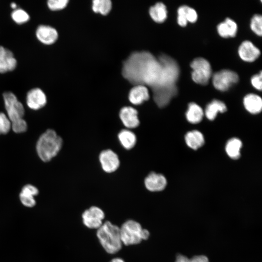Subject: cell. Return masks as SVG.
Wrapping results in <instances>:
<instances>
[{
  "instance_id": "cell-1",
  "label": "cell",
  "mask_w": 262,
  "mask_h": 262,
  "mask_svg": "<svg viewBox=\"0 0 262 262\" xmlns=\"http://www.w3.org/2000/svg\"><path fill=\"white\" fill-rule=\"evenodd\" d=\"M180 69L173 58L164 54L156 58L148 51L133 52L124 62L122 74L131 83L151 87L154 100L165 107L177 93Z\"/></svg>"
},
{
  "instance_id": "cell-2",
  "label": "cell",
  "mask_w": 262,
  "mask_h": 262,
  "mask_svg": "<svg viewBox=\"0 0 262 262\" xmlns=\"http://www.w3.org/2000/svg\"><path fill=\"white\" fill-rule=\"evenodd\" d=\"M3 98L7 117L11 123V128L17 133L24 132L27 129V124L23 118L25 113L22 104L11 92L3 94Z\"/></svg>"
},
{
  "instance_id": "cell-3",
  "label": "cell",
  "mask_w": 262,
  "mask_h": 262,
  "mask_svg": "<svg viewBox=\"0 0 262 262\" xmlns=\"http://www.w3.org/2000/svg\"><path fill=\"white\" fill-rule=\"evenodd\" d=\"M63 145V140L53 130L48 129L39 138L36 143L38 156L43 162H49L56 156Z\"/></svg>"
},
{
  "instance_id": "cell-4",
  "label": "cell",
  "mask_w": 262,
  "mask_h": 262,
  "mask_svg": "<svg viewBox=\"0 0 262 262\" xmlns=\"http://www.w3.org/2000/svg\"><path fill=\"white\" fill-rule=\"evenodd\" d=\"M97 236L100 244L108 253L114 254L122 248L119 227L107 221L97 229Z\"/></svg>"
},
{
  "instance_id": "cell-5",
  "label": "cell",
  "mask_w": 262,
  "mask_h": 262,
  "mask_svg": "<svg viewBox=\"0 0 262 262\" xmlns=\"http://www.w3.org/2000/svg\"><path fill=\"white\" fill-rule=\"evenodd\" d=\"M119 229L122 244L125 246L138 244L143 240H147L149 236V232L133 220L125 222Z\"/></svg>"
},
{
  "instance_id": "cell-6",
  "label": "cell",
  "mask_w": 262,
  "mask_h": 262,
  "mask_svg": "<svg viewBox=\"0 0 262 262\" xmlns=\"http://www.w3.org/2000/svg\"><path fill=\"white\" fill-rule=\"evenodd\" d=\"M190 66L193 69L191 74L193 80L199 84H207L212 73L210 63L205 58L199 57L191 62Z\"/></svg>"
},
{
  "instance_id": "cell-7",
  "label": "cell",
  "mask_w": 262,
  "mask_h": 262,
  "mask_svg": "<svg viewBox=\"0 0 262 262\" xmlns=\"http://www.w3.org/2000/svg\"><path fill=\"white\" fill-rule=\"evenodd\" d=\"M239 80L238 74L232 70L224 69L215 73L212 78L214 87L221 91L228 90Z\"/></svg>"
},
{
  "instance_id": "cell-8",
  "label": "cell",
  "mask_w": 262,
  "mask_h": 262,
  "mask_svg": "<svg viewBox=\"0 0 262 262\" xmlns=\"http://www.w3.org/2000/svg\"><path fill=\"white\" fill-rule=\"evenodd\" d=\"M83 224L91 229H98L103 223L105 217L104 212L99 207L92 206L82 214Z\"/></svg>"
},
{
  "instance_id": "cell-9",
  "label": "cell",
  "mask_w": 262,
  "mask_h": 262,
  "mask_svg": "<svg viewBox=\"0 0 262 262\" xmlns=\"http://www.w3.org/2000/svg\"><path fill=\"white\" fill-rule=\"evenodd\" d=\"M99 159L102 168L106 172H114L119 166L117 155L111 149L102 151L99 154Z\"/></svg>"
},
{
  "instance_id": "cell-10",
  "label": "cell",
  "mask_w": 262,
  "mask_h": 262,
  "mask_svg": "<svg viewBox=\"0 0 262 262\" xmlns=\"http://www.w3.org/2000/svg\"><path fill=\"white\" fill-rule=\"evenodd\" d=\"M26 103L28 106L33 110L40 109L47 103L46 96L40 88L32 89L27 94Z\"/></svg>"
},
{
  "instance_id": "cell-11",
  "label": "cell",
  "mask_w": 262,
  "mask_h": 262,
  "mask_svg": "<svg viewBox=\"0 0 262 262\" xmlns=\"http://www.w3.org/2000/svg\"><path fill=\"white\" fill-rule=\"evenodd\" d=\"M238 53L243 61L252 62L259 57L260 51L251 42L246 40L240 45Z\"/></svg>"
},
{
  "instance_id": "cell-12",
  "label": "cell",
  "mask_w": 262,
  "mask_h": 262,
  "mask_svg": "<svg viewBox=\"0 0 262 262\" xmlns=\"http://www.w3.org/2000/svg\"><path fill=\"white\" fill-rule=\"evenodd\" d=\"M36 36L42 43L50 45L57 40L58 34L55 28L49 25H40L36 29Z\"/></svg>"
},
{
  "instance_id": "cell-13",
  "label": "cell",
  "mask_w": 262,
  "mask_h": 262,
  "mask_svg": "<svg viewBox=\"0 0 262 262\" xmlns=\"http://www.w3.org/2000/svg\"><path fill=\"white\" fill-rule=\"evenodd\" d=\"M16 60L12 52L0 46V73L12 71L16 67Z\"/></svg>"
},
{
  "instance_id": "cell-14",
  "label": "cell",
  "mask_w": 262,
  "mask_h": 262,
  "mask_svg": "<svg viewBox=\"0 0 262 262\" xmlns=\"http://www.w3.org/2000/svg\"><path fill=\"white\" fill-rule=\"evenodd\" d=\"M120 118L123 125L128 128H135L139 125L138 112L131 107H124L119 113Z\"/></svg>"
},
{
  "instance_id": "cell-15",
  "label": "cell",
  "mask_w": 262,
  "mask_h": 262,
  "mask_svg": "<svg viewBox=\"0 0 262 262\" xmlns=\"http://www.w3.org/2000/svg\"><path fill=\"white\" fill-rule=\"evenodd\" d=\"M166 183V179L163 175L154 172L150 173L145 180L146 188L152 192L162 191L165 188Z\"/></svg>"
},
{
  "instance_id": "cell-16",
  "label": "cell",
  "mask_w": 262,
  "mask_h": 262,
  "mask_svg": "<svg viewBox=\"0 0 262 262\" xmlns=\"http://www.w3.org/2000/svg\"><path fill=\"white\" fill-rule=\"evenodd\" d=\"M147 88L143 85H135L130 91L129 99L130 102L135 105H139L149 98Z\"/></svg>"
},
{
  "instance_id": "cell-17",
  "label": "cell",
  "mask_w": 262,
  "mask_h": 262,
  "mask_svg": "<svg viewBox=\"0 0 262 262\" xmlns=\"http://www.w3.org/2000/svg\"><path fill=\"white\" fill-rule=\"evenodd\" d=\"M244 105L246 110L253 114L259 113L262 108V100L257 95L249 94L244 98Z\"/></svg>"
},
{
  "instance_id": "cell-18",
  "label": "cell",
  "mask_w": 262,
  "mask_h": 262,
  "mask_svg": "<svg viewBox=\"0 0 262 262\" xmlns=\"http://www.w3.org/2000/svg\"><path fill=\"white\" fill-rule=\"evenodd\" d=\"M217 30L222 37H234L237 33V25L233 20L227 18L224 22L218 24Z\"/></svg>"
},
{
  "instance_id": "cell-19",
  "label": "cell",
  "mask_w": 262,
  "mask_h": 262,
  "mask_svg": "<svg viewBox=\"0 0 262 262\" xmlns=\"http://www.w3.org/2000/svg\"><path fill=\"white\" fill-rule=\"evenodd\" d=\"M227 111L225 104L219 100L214 99L208 104L205 109V115L208 119L213 120L218 112L224 113Z\"/></svg>"
},
{
  "instance_id": "cell-20",
  "label": "cell",
  "mask_w": 262,
  "mask_h": 262,
  "mask_svg": "<svg viewBox=\"0 0 262 262\" xmlns=\"http://www.w3.org/2000/svg\"><path fill=\"white\" fill-rule=\"evenodd\" d=\"M203 116V111L199 105L194 102L189 104L186 116L189 122L193 124L198 123L201 121Z\"/></svg>"
},
{
  "instance_id": "cell-21",
  "label": "cell",
  "mask_w": 262,
  "mask_h": 262,
  "mask_svg": "<svg viewBox=\"0 0 262 262\" xmlns=\"http://www.w3.org/2000/svg\"><path fill=\"white\" fill-rule=\"evenodd\" d=\"M149 14L152 19L156 22L162 23L166 18L167 11L165 5L162 2H158L149 9Z\"/></svg>"
},
{
  "instance_id": "cell-22",
  "label": "cell",
  "mask_w": 262,
  "mask_h": 262,
  "mask_svg": "<svg viewBox=\"0 0 262 262\" xmlns=\"http://www.w3.org/2000/svg\"><path fill=\"white\" fill-rule=\"evenodd\" d=\"M185 139L187 145L195 150L201 147L204 143L203 135L197 131H193L187 132Z\"/></svg>"
},
{
  "instance_id": "cell-23",
  "label": "cell",
  "mask_w": 262,
  "mask_h": 262,
  "mask_svg": "<svg viewBox=\"0 0 262 262\" xmlns=\"http://www.w3.org/2000/svg\"><path fill=\"white\" fill-rule=\"evenodd\" d=\"M118 138L121 145L127 149L133 147L136 142V135L128 130L121 131L118 134Z\"/></svg>"
},
{
  "instance_id": "cell-24",
  "label": "cell",
  "mask_w": 262,
  "mask_h": 262,
  "mask_svg": "<svg viewBox=\"0 0 262 262\" xmlns=\"http://www.w3.org/2000/svg\"><path fill=\"white\" fill-rule=\"evenodd\" d=\"M241 141L237 138L229 139L226 146V151L229 156L233 159H237L240 156V149L242 147Z\"/></svg>"
},
{
  "instance_id": "cell-25",
  "label": "cell",
  "mask_w": 262,
  "mask_h": 262,
  "mask_svg": "<svg viewBox=\"0 0 262 262\" xmlns=\"http://www.w3.org/2000/svg\"><path fill=\"white\" fill-rule=\"evenodd\" d=\"M112 3L110 0H94L92 9L95 12L102 15L107 14L111 9Z\"/></svg>"
},
{
  "instance_id": "cell-26",
  "label": "cell",
  "mask_w": 262,
  "mask_h": 262,
  "mask_svg": "<svg viewBox=\"0 0 262 262\" xmlns=\"http://www.w3.org/2000/svg\"><path fill=\"white\" fill-rule=\"evenodd\" d=\"M11 16L13 20L17 24H22L27 22L30 19L29 14L22 9H16L13 11Z\"/></svg>"
},
{
  "instance_id": "cell-27",
  "label": "cell",
  "mask_w": 262,
  "mask_h": 262,
  "mask_svg": "<svg viewBox=\"0 0 262 262\" xmlns=\"http://www.w3.org/2000/svg\"><path fill=\"white\" fill-rule=\"evenodd\" d=\"M250 28L252 31L257 35L262 34V17L260 15H255L251 18Z\"/></svg>"
},
{
  "instance_id": "cell-28",
  "label": "cell",
  "mask_w": 262,
  "mask_h": 262,
  "mask_svg": "<svg viewBox=\"0 0 262 262\" xmlns=\"http://www.w3.org/2000/svg\"><path fill=\"white\" fill-rule=\"evenodd\" d=\"M11 129V123L7 116L0 112V134L7 133Z\"/></svg>"
},
{
  "instance_id": "cell-29",
  "label": "cell",
  "mask_w": 262,
  "mask_h": 262,
  "mask_svg": "<svg viewBox=\"0 0 262 262\" xmlns=\"http://www.w3.org/2000/svg\"><path fill=\"white\" fill-rule=\"evenodd\" d=\"M68 2L67 0H49L47 4L50 10L55 11L65 8Z\"/></svg>"
},
{
  "instance_id": "cell-30",
  "label": "cell",
  "mask_w": 262,
  "mask_h": 262,
  "mask_svg": "<svg viewBox=\"0 0 262 262\" xmlns=\"http://www.w3.org/2000/svg\"><path fill=\"white\" fill-rule=\"evenodd\" d=\"M19 198L22 204L27 207H33L36 204L34 196L28 194L21 192L19 194Z\"/></svg>"
},
{
  "instance_id": "cell-31",
  "label": "cell",
  "mask_w": 262,
  "mask_h": 262,
  "mask_svg": "<svg viewBox=\"0 0 262 262\" xmlns=\"http://www.w3.org/2000/svg\"><path fill=\"white\" fill-rule=\"evenodd\" d=\"M188 6L182 5L178 9V23L182 27H184L187 23L186 17V9Z\"/></svg>"
},
{
  "instance_id": "cell-32",
  "label": "cell",
  "mask_w": 262,
  "mask_h": 262,
  "mask_svg": "<svg viewBox=\"0 0 262 262\" xmlns=\"http://www.w3.org/2000/svg\"><path fill=\"white\" fill-rule=\"evenodd\" d=\"M262 73L254 75L251 79V82L253 86L256 89L261 91L262 88Z\"/></svg>"
},
{
  "instance_id": "cell-33",
  "label": "cell",
  "mask_w": 262,
  "mask_h": 262,
  "mask_svg": "<svg viewBox=\"0 0 262 262\" xmlns=\"http://www.w3.org/2000/svg\"><path fill=\"white\" fill-rule=\"evenodd\" d=\"M186 17L187 21L191 23H194L197 20V14L195 9L187 6L186 13Z\"/></svg>"
},
{
  "instance_id": "cell-34",
  "label": "cell",
  "mask_w": 262,
  "mask_h": 262,
  "mask_svg": "<svg viewBox=\"0 0 262 262\" xmlns=\"http://www.w3.org/2000/svg\"><path fill=\"white\" fill-rule=\"evenodd\" d=\"M21 192L34 196L38 195L39 191L34 186L31 184H27L22 188Z\"/></svg>"
},
{
  "instance_id": "cell-35",
  "label": "cell",
  "mask_w": 262,
  "mask_h": 262,
  "mask_svg": "<svg viewBox=\"0 0 262 262\" xmlns=\"http://www.w3.org/2000/svg\"><path fill=\"white\" fill-rule=\"evenodd\" d=\"M189 262H209V260L205 256L198 255L189 259Z\"/></svg>"
},
{
  "instance_id": "cell-36",
  "label": "cell",
  "mask_w": 262,
  "mask_h": 262,
  "mask_svg": "<svg viewBox=\"0 0 262 262\" xmlns=\"http://www.w3.org/2000/svg\"><path fill=\"white\" fill-rule=\"evenodd\" d=\"M189 259L185 256L179 254L177 255L175 262H189Z\"/></svg>"
},
{
  "instance_id": "cell-37",
  "label": "cell",
  "mask_w": 262,
  "mask_h": 262,
  "mask_svg": "<svg viewBox=\"0 0 262 262\" xmlns=\"http://www.w3.org/2000/svg\"><path fill=\"white\" fill-rule=\"evenodd\" d=\"M110 262H125V261L121 258H115L112 259Z\"/></svg>"
},
{
  "instance_id": "cell-38",
  "label": "cell",
  "mask_w": 262,
  "mask_h": 262,
  "mask_svg": "<svg viewBox=\"0 0 262 262\" xmlns=\"http://www.w3.org/2000/svg\"><path fill=\"white\" fill-rule=\"evenodd\" d=\"M11 6L12 8L15 9L16 7V5L15 3L13 2L11 4Z\"/></svg>"
}]
</instances>
